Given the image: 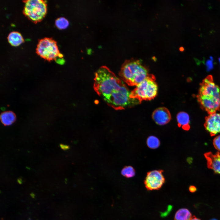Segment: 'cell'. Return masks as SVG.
<instances>
[{
  "mask_svg": "<svg viewBox=\"0 0 220 220\" xmlns=\"http://www.w3.org/2000/svg\"><path fill=\"white\" fill-rule=\"evenodd\" d=\"M204 126L211 136L220 133V114L217 112L209 114L205 118Z\"/></svg>",
  "mask_w": 220,
  "mask_h": 220,
  "instance_id": "obj_8",
  "label": "cell"
},
{
  "mask_svg": "<svg viewBox=\"0 0 220 220\" xmlns=\"http://www.w3.org/2000/svg\"><path fill=\"white\" fill-rule=\"evenodd\" d=\"M56 61L58 64H63L64 62V61L61 58V59L60 58V59H57Z\"/></svg>",
  "mask_w": 220,
  "mask_h": 220,
  "instance_id": "obj_20",
  "label": "cell"
},
{
  "mask_svg": "<svg viewBox=\"0 0 220 220\" xmlns=\"http://www.w3.org/2000/svg\"><path fill=\"white\" fill-rule=\"evenodd\" d=\"M69 23L68 20L64 17H60L55 20V24L59 29L66 28L68 26Z\"/></svg>",
  "mask_w": 220,
  "mask_h": 220,
  "instance_id": "obj_16",
  "label": "cell"
},
{
  "mask_svg": "<svg viewBox=\"0 0 220 220\" xmlns=\"http://www.w3.org/2000/svg\"><path fill=\"white\" fill-rule=\"evenodd\" d=\"M207 161V167L216 174H220V153L213 154L210 152L204 154Z\"/></svg>",
  "mask_w": 220,
  "mask_h": 220,
  "instance_id": "obj_10",
  "label": "cell"
},
{
  "mask_svg": "<svg viewBox=\"0 0 220 220\" xmlns=\"http://www.w3.org/2000/svg\"><path fill=\"white\" fill-rule=\"evenodd\" d=\"M158 91V85L153 75H150L147 78L136 86L131 91L133 98L141 101L142 100L149 101L157 96Z\"/></svg>",
  "mask_w": 220,
  "mask_h": 220,
  "instance_id": "obj_4",
  "label": "cell"
},
{
  "mask_svg": "<svg viewBox=\"0 0 220 220\" xmlns=\"http://www.w3.org/2000/svg\"><path fill=\"white\" fill-rule=\"evenodd\" d=\"M176 119L179 127L182 126L184 130H186L189 129V117L187 113L184 112H178L177 115Z\"/></svg>",
  "mask_w": 220,
  "mask_h": 220,
  "instance_id": "obj_11",
  "label": "cell"
},
{
  "mask_svg": "<svg viewBox=\"0 0 220 220\" xmlns=\"http://www.w3.org/2000/svg\"><path fill=\"white\" fill-rule=\"evenodd\" d=\"M210 220H218L216 218H212V219H211Z\"/></svg>",
  "mask_w": 220,
  "mask_h": 220,
  "instance_id": "obj_26",
  "label": "cell"
},
{
  "mask_svg": "<svg viewBox=\"0 0 220 220\" xmlns=\"http://www.w3.org/2000/svg\"><path fill=\"white\" fill-rule=\"evenodd\" d=\"M24 14L35 24L41 21L47 13V4L42 0H23Z\"/></svg>",
  "mask_w": 220,
  "mask_h": 220,
  "instance_id": "obj_5",
  "label": "cell"
},
{
  "mask_svg": "<svg viewBox=\"0 0 220 220\" xmlns=\"http://www.w3.org/2000/svg\"><path fill=\"white\" fill-rule=\"evenodd\" d=\"M124 83L108 67L103 66L95 73L93 87L108 105L115 110H122L141 102L132 97L131 91Z\"/></svg>",
  "mask_w": 220,
  "mask_h": 220,
  "instance_id": "obj_1",
  "label": "cell"
},
{
  "mask_svg": "<svg viewBox=\"0 0 220 220\" xmlns=\"http://www.w3.org/2000/svg\"><path fill=\"white\" fill-rule=\"evenodd\" d=\"M61 148L63 149H68L69 148L68 146H67V145H61Z\"/></svg>",
  "mask_w": 220,
  "mask_h": 220,
  "instance_id": "obj_22",
  "label": "cell"
},
{
  "mask_svg": "<svg viewBox=\"0 0 220 220\" xmlns=\"http://www.w3.org/2000/svg\"><path fill=\"white\" fill-rule=\"evenodd\" d=\"M36 53L42 58L49 61L62 58L63 55L58 50L57 42L52 38H45L39 40Z\"/></svg>",
  "mask_w": 220,
  "mask_h": 220,
  "instance_id": "obj_6",
  "label": "cell"
},
{
  "mask_svg": "<svg viewBox=\"0 0 220 220\" xmlns=\"http://www.w3.org/2000/svg\"><path fill=\"white\" fill-rule=\"evenodd\" d=\"M192 217L189 211L186 208H181L175 213L174 220H190Z\"/></svg>",
  "mask_w": 220,
  "mask_h": 220,
  "instance_id": "obj_14",
  "label": "cell"
},
{
  "mask_svg": "<svg viewBox=\"0 0 220 220\" xmlns=\"http://www.w3.org/2000/svg\"><path fill=\"white\" fill-rule=\"evenodd\" d=\"M213 145L215 148L220 152V135L216 136L214 139Z\"/></svg>",
  "mask_w": 220,
  "mask_h": 220,
  "instance_id": "obj_18",
  "label": "cell"
},
{
  "mask_svg": "<svg viewBox=\"0 0 220 220\" xmlns=\"http://www.w3.org/2000/svg\"><path fill=\"white\" fill-rule=\"evenodd\" d=\"M147 144L148 146L150 148L156 149L159 146L160 142L157 138L151 136L147 138Z\"/></svg>",
  "mask_w": 220,
  "mask_h": 220,
  "instance_id": "obj_15",
  "label": "cell"
},
{
  "mask_svg": "<svg viewBox=\"0 0 220 220\" xmlns=\"http://www.w3.org/2000/svg\"><path fill=\"white\" fill-rule=\"evenodd\" d=\"M7 38L8 42L13 46H18L24 42L21 35L17 31H12L10 32Z\"/></svg>",
  "mask_w": 220,
  "mask_h": 220,
  "instance_id": "obj_12",
  "label": "cell"
},
{
  "mask_svg": "<svg viewBox=\"0 0 220 220\" xmlns=\"http://www.w3.org/2000/svg\"><path fill=\"white\" fill-rule=\"evenodd\" d=\"M152 119L158 125H163L168 123L171 119V115L166 107H161L156 109L152 115Z\"/></svg>",
  "mask_w": 220,
  "mask_h": 220,
  "instance_id": "obj_9",
  "label": "cell"
},
{
  "mask_svg": "<svg viewBox=\"0 0 220 220\" xmlns=\"http://www.w3.org/2000/svg\"><path fill=\"white\" fill-rule=\"evenodd\" d=\"M197 98L201 107L209 114L220 110V88L214 82L212 76L203 80Z\"/></svg>",
  "mask_w": 220,
  "mask_h": 220,
  "instance_id": "obj_2",
  "label": "cell"
},
{
  "mask_svg": "<svg viewBox=\"0 0 220 220\" xmlns=\"http://www.w3.org/2000/svg\"><path fill=\"white\" fill-rule=\"evenodd\" d=\"M180 50L181 51H183L184 50V48L183 47H181L180 48Z\"/></svg>",
  "mask_w": 220,
  "mask_h": 220,
  "instance_id": "obj_25",
  "label": "cell"
},
{
  "mask_svg": "<svg viewBox=\"0 0 220 220\" xmlns=\"http://www.w3.org/2000/svg\"><path fill=\"white\" fill-rule=\"evenodd\" d=\"M121 174L127 178H131L135 175V171L131 166H125L122 170Z\"/></svg>",
  "mask_w": 220,
  "mask_h": 220,
  "instance_id": "obj_17",
  "label": "cell"
},
{
  "mask_svg": "<svg viewBox=\"0 0 220 220\" xmlns=\"http://www.w3.org/2000/svg\"><path fill=\"white\" fill-rule=\"evenodd\" d=\"M190 220H201L200 219L196 217L193 216L192 217V218Z\"/></svg>",
  "mask_w": 220,
  "mask_h": 220,
  "instance_id": "obj_23",
  "label": "cell"
},
{
  "mask_svg": "<svg viewBox=\"0 0 220 220\" xmlns=\"http://www.w3.org/2000/svg\"><path fill=\"white\" fill-rule=\"evenodd\" d=\"M210 60H211V61H213V57H211H211H210Z\"/></svg>",
  "mask_w": 220,
  "mask_h": 220,
  "instance_id": "obj_24",
  "label": "cell"
},
{
  "mask_svg": "<svg viewBox=\"0 0 220 220\" xmlns=\"http://www.w3.org/2000/svg\"><path fill=\"white\" fill-rule=\"evenodd\" d=\"M16 119L15 115L11 111L4 112L1 114L0 116L1 121L5 126H9L12 124L14 122Z\"/></svg>",
  "mask_w": 220,
  "mask_h": 220,
  "instance_id": "obj_13",
  "label": "cell"
},
{
  "mask_svg": "<svg viewBox=\"0 0 220 220\" xmlns=\"http://www.w3.org/2000/svg\"><path fill=\"white\" fill-rule=\"evenodd\" d=\"M207 70L209 71L212 69L213 68V64L212 61L211 60H207L206 63Z\"/></svg>",
  "mask_w": 220,
  "mask_h": 220,
  "instance_id": "obj_19",
  "label": "cell"
},
{
  "mask_svg": "<svg viewBox=\"0 0 220 220\" xmlns=\"http://www.w3.org/2000/svg\"><path fill=\"white\" fill-rule=\"evenodd\" d=\"M150 74L147 68L139 60L131 59L122 64L119 73L120 78L130 86H137Z\"/></svg>",
  "mask_w": 220,
  "mask_h": 220,
  "instance_id": "obj_3",
  "label": "cell"
},
{
  "mask_svg": "<svg viewBox=\"0 0 220 220\" xmlns=\"http://www.w3.org/2000/svg\"><path fill=\"white\" fill-rule=\"evenodd\" d=\"M162 170H155L148 172L144 181L145 186L148 190H158L165 182Z\"/></svg>",
  "mask_w": 220,
  "mask_h": 220,
  "instance_id": "obj_7",
  "label": "cell"
},
{
  "mask_svg": "<svg viewBox=\"0 0 220 220\" xmlns=\"http://www.w3.org/2000/svg\"><path fill=\"white\" fill-rule=\"evenodd\" d=\"M189 190L190 192L194 193L196 191V187L194 186H191L189 187Z\"/></svg>",
  "mask_w": 220,
  "mask_h": 220,
  "instance_id": "obj_21",
  "label": "cell"
}]
</instances>
